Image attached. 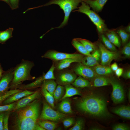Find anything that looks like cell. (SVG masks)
Instances as JSON below:
<instances>
[{
    "label": "cell",
    "instance_id": "obj_1",
    "mask_svg": "<svg viewBox=\"0 0 130 130\" xmlns=\"http://www.w3.org/2000/svg\"><path fill=\"white\" fill-rule=\"evenodd\" d=\"M76 106L81 111L92 116L104 117L109 115L105 100L98 95L85 97L77 103Z\"/></svg>",
    "mask_w": 130,
    "mask_h": 130
},
{
    "label": "cell",
    "instance_id": "obj_2",
    "mask_svg": "<svg viewBox=\"0 0 130 130\" xmlns=\"http://www.w3.org/2000/svg\"><path fill=\"white\" fill-rule=\"evenodd\" d=\"M34 65L32 61L22 59L20 63L13 68V77L10 84L9 88L16 89L23 82L33 80L34 77L31 75L30 72Z\"/></svg>",
    "mask_w": 130,
    "mask_h": 130
},
{
    "label": "cell",
    "instance_id": "obj_3",
    "mask_svg": "<svg viewBox=\"0 0 130 130\" xmlns=\"http://www.w3.org/2000/svg\"><path fill=\"white\" fill-rule=\"evenodd\" d=\"M83 1V0H50L46 3L38 6L29 8L26 12L33 9L46 6L52 4H55L59 6L60 8L64 11V17L63 21L58 26L52 28L46 33L54 29H59L63 28L67 24L69 17L71 12L78 8L79 4Z\"/></svg>",
    "mask_w": 130,
    "mask_h": 130
},
{
    "label": "cell",
    "instance_id": "obj_4",
    "mask_svg": "<svg viewBox=\"0 0 130 130\" xmlns=\"http://www.w3.org/2000/svg\"><path fill=\"white\" fill-rule=\"evenodd\" d=\"M78 9L73 12L78 11L86 15L95 25L98 32L102 33L106 30L104 21L94 11L90 10V6L85 2L82 1Z\"/></svg>",
    "mask_w": 130,
    "mask_h": 130
},
{
    "label": "cell",
    "instance_id": "obj_5",
    "mask_svg": "<svg viewBox=\"0 0 130 130\" xmlns=\"http://www.w3.org/2000/svg\"><path fill=\"white\" fill-rule=\"evenodd\" d=\"M40 104L35 99L16 112L15 117L18 118H32L38 119L39 116Z\"/></svg>",
    "mask_w": 130,
    "mask_h": 130
},
{
    "label": "cell",
    "instance_id": "obj_6",
    "mask_svg": "<svg viewBox=\"0 0 130 130\" xmlns=\"http://www.w3.org/2000/svg\"><path fill=\"white\" fill-rule=\"evenodd\" d=\"M36 119L32 118H18L15 117L12 127L16 130H45L38 124Z\"/></svg>",
    "mask_w": 130,
    "mask_h": 130
},
{
    "label": "cell",
    "instance_id": "obj_7",
    "mask_svg": "<svg viewBox=\"0 0 130 130\" xmlns=\"http://www.w3.org/2000/svg\"><path fill=\"white\" fill-rule=\"evenodd\" d=\"M55 70V67L53 64L46 73H44L41 76L37 78L35 81L27 84H21L18 85L16 88L23 90L31 89L41 86L43 82L45 80L50 79L54 80L56 79L54 73Z\"/></svg>",
    "mask_w": 130,
    "mask_h": 130
},
{
    "label": "cell",
    "instance_id": "obj_8",
    "mask_svg": "<svg viewBox=\"0 0 130 130\" xmlns=\"http://www.w3.org/2000/svg\"><path fill=\"white\" fill-rule=\"evenodd\" d=\"M66 116L64 114L54 110L46 102L44 101L42 110L38 119L58 121Z\"/></svg>",
    "mask_w": 130,
    "mask_h": 130
},
{
    "label": "cell",
    "instance_id": "obj_9",
    "mask_svg": "<svg viewBox=\"0 0 130 130\" xmlns=\"http://www.w3.org/2000/svg\"><path fill=\"white\" fill-rule=\"evenodd\" d=\"M84 57L83 55L80 54L67 53L49 50L42 56L41 57L49 59L55 62L68 58H83Z\"/></svg>",
    "mask_w": 130,
    "mask_h": 130
},
{
    "label": "cell",
    "instance_id": "obj_10",
    "mask_svg": "<svg viewBox=\"0 0 130 130\" xmlns=\"http://www.w3.org/2000/svg\"><path fill=\"white\" fill-rule=\"evenodd\" d=\"M98 46L101 54V65L109 66L113 60L117 59L119 57L120 55L117 52L108 50L101 43H99Z\"/></svg>",
    "mask_w": 130,
    "mask_h": 130
},
{
    "label": "cell",
    "instance_id": "obj_11",
    "mask_svg": "<svg viewBox=\"0 0 130 130\" xmlns=\"http://www.w3.org/2000/svg\"><path fill=\"white\" fill-rule=\"evenodd\" d=\"M110 82L112 87L111 97L113 102L115 104L122 102L124 99L123 86L118 82L114 78L110 79Z\"/></svg>",
    "mask_w": 130,
    "mask_h": 130
},
{
    "label": "cell",
    "instance_id": "obj_12",
    "mask_svg": "<svg viewBox=\"0 0 130 130\" xmlns=\"http://www.w3.org/2000/svg\"><path fill=\"white\" fill-rule=\"evenodd\" d=\"M78 63L73 69L76 74L89 80L94 79L97 75L92 68L84 65L81 62Z\"/></svg>",
    "mask_w": 130,
    "mask_h": 130
},
{
    "label": "cell",
    "instance_id": "obj_13",
    "mask_svg": "<svg viewBox=\"0 0 130 130\" xmlns=\"http://www.w3.org/2000/svg\"><path fill=\"white\" fill-rule=\"evenodd\" d=\"M13 68L12 67L4 71L0 80V94L8 91L13 77Z\"/></svg>",
    "mask_w": 130,
    "mask_h": 130
},
{
    "label": "cell",
    "instance_id": "obj_14",
    "mask_svg": "<svg viewBox=\"0 0 130 130\" xmlns=\"http://www.w3.org/2000/svg\"><path fill=\"white\" fill-rule=\"evenodd\" d=\"M76 77L73 71H62L58 76L57 82L59 85L65 86L72 84L76 78Z\"/></svg>",
    "mask_w": 130,
    "mask_h": 130
},
{
    "label": "cell",
    "instance_id": "obj_15",
    "mask_svg": "<svg viewBox=\"0 0 130 130\" xmlns=\"http://www.w3.org/2000/svg\"><path fill=\"white\" fill-rule=\"evenodd\" d=\"M101 54L99 50H96L91 54V56H85L83 58L81 63L84 65L89 67H94L99 64L100 58Z\"/></svg>",
    "mask_w": 130,
    "mask_h": 130
},
{
    "label": "cell",
    "instance_id": "obj_16",
    "mask_svg": "<svg viewBox=\"0 0 130 130\" xmlns=\"http://www.w3.org/2000/svg\"><path fill=\"white\" fill-rule=\"evenodd\" d=\"M40 94L38 91H36L32 94L25 96L17 101L16 106L12 111L15 112L18 110L22 108L37 99L40 96Z\"/></svg>",
    "mask_w": 130,
    "mask_h": 130
},
{
    "label": "cell",
    "instance_id": "obj_17",
    "mask_svg": "<svg viewBox=\"0 0 130 130\" xmlns=\"http://www.w3.org/2000/svg\"><path fill=\"white\" fill-rule=\"evenodd\" d=\"M34 91L25 90L14 93L7 97L0 105L9 104L17 102L22 98L33 93Z\"/></svg>",
    "mask_w": 130,
    "mask_h": 130
},
{
    "label": "cell",
    "instance_id": "obj_18",
    "mask_svg": "<svg viewBox=\"0 0 130 130\" xmlns=\"http://www.w3.org/2000/svg\"><path fill=\"white\" fill-rule=\"evenodd\" d=\"M83 58H70L66 59L57 62L54 64L55 69L61 70L69 67L71 64L74 62H81Z\"/></svg>",
    "mask_w": 130,
    "mask_h": 130
},
{
    "label": "cell",
    "instance_id": "obj_19",
    "mask_svg": "<svg viewBox=\"0 0 130 130\" xmlns=\"http://www.w3.org/2000/svg\"><path fill=\"white\" fill-rule=\"evenodd\" d=\"M108 0H83V2L89 5L94 12H98L102 9Z\"/></svg>",
    "mask_w": 130,
    "mask_h": 130
},
{
    "label": "cell",
    "instance_id": "obj_20",
    "mask_svg": "<svg viewBox=\"0 0 130 130\" xmlns=\"http://www.w3.org/2000/svg\"><path fill=\"white\" fill-rule=\"evenodd\" d=\"M112 112L123 118L130 119V107L129 106L123 105L114 108Z\"/></svg>",
    "mask_w": 130,
    "mask_h": 130
},
{
    "label": "cell",
    "instance_id": "obj_21",
    "mask_svg": "<svg viewBox=\"0 0 130 130\" xmlns=\"http://www.w3.org/2000/svg\"><path fill=\"white\" fill-rule=\"evenodd\" d=\"M93 69L98 75L106 76L111 74L112 70L109 65H102L99 64L93 67Z\"/></svg>",
    "mask_w": 130,
    "mask_h": 130
},
{
    "label": "cell",
    "instance_id": "obj_22",
    "mask_svg": "<svg viewBox=\"0 0 130 130\" xmlns=\"http://www.w3.org/2000/svg\"><path fill=\"white\" fill-rule=\"evenodd\" d=\"M58 105V108L60 111L64 113L69 114L72 113L70 102L67 98L62 99Z\"/></svg>",
    "mask_w": 130,
    "mask_h": 130
},
{
    "label": "cell",
    "instance_id": "obj_23",
    "mask_svg": "<svg viewBox=\"0 0 130 130\" xmlns=\"http://www.w3.org/2000/svg\"><path fill=\"white\" fill-rule=\"evenodd\" d=\"M107 37L115 46L118 48L121 46L119 38L117 33L114 31L109 30L106 33Z\"/></svg>",
    "mask_w": 130,
    "mask_h": 130
},
{
    "label": "cell",
    "instance_id": "obj_24",
    "mask_svg": "<svg viewBox=\"0 0 130 130\" xmlns=\"http://www.w3.org/2000/svg\"><path fill=\"white\" fill-rule=\"evenodd\" d=\"M64 87L65 93L62 98V100L75 95H81L79 91L70 84L65 85Z\"/></svg>",
    "mask_w": 130,
    "mask_h": 130
},
{
    "label": "cell",
    "instance_id": "obj_25",
    "mask_svg": "<svg viewBox=\"0 0 130 130\" xmlns=\"http://www.w3.org/2000/svg\"><path fill=\"white\" fill-rule=\"evenodd\" d=\"M110 84V79L103 76L97 75L94 78L93 86L99 87L108 85Z\"/></svg>",
    "mask_w": 130,
    "mask_h": 130
},
{
    "label": "cell",
    "instance_id": "obj_26",
    "mask_svg": "<svg viewBox=\"0 0 130 130\" xmlns=\"http://www.w3.org/2000/svg\"><path fill=\"white\" fill-rule=\"evenodd\" d=\"M37 123L40 126L45 130H53L57 126V124L54 122L48 120L38 119Z\"/></svg>",
    "mask_w": 130,
    "mask_h": 130
},
{
    "label": "cell",
    "instance_id": "obj_27",
    "mask_svg": "<svg viewBox=\"0 0 130 130\" xmlns=\"http://www.w3.org/2000/svg\"><path fill=\"white\" fill-rule=\"evenodd\" d=\"M72 44L73 46L81 54L85 56H91L90 53L86 49L83 45L76 38L72 39Z\"/></svg>",
    "mask_w": 130,
    "mask_h": 130
},
{
    "label": "cell",
    "instance_id": "obj_28",
    "mask_svg": "<svg viewBox=\"0 0 130 130\" xmlns=\"http://www.w3.org/2000/svg\"><path fill=\"white\" fill-rule=\"evenodd\" d=\"M49 92L53 95L57 86V83L54 79H50L44 81L41 85Z\"/></svg>",
    "mask_w": 130,
    "mask_h": 130
},
{
    "label": "cell",
    "instance_id": "obj_29",
    "mask_svg": "<svg viewBox=\"0 0 130 130\" xmlns=\"http://www.w3.org/2000/svg\"><path fill=\"white\" fill-rule=\"evenodd\" d=\"M13 28L9 27L5 30L0 31V43L4 44L8 39L13 37Z\"/></svg>",
    "mask_w": 130,
    "mask_h": 130
},
{
    "label": "cell",
    "instance_id": "obj_30",
    "mask_svg": "<svg viewBox=\"0 0 130 130\" xmlns=\"http://www.w3.org/2000/svg\"><path fill=\"white\" fill-rule=\"evenodd\" d=\"M72 84L74 86L80 88L89 87L91 85L90 82L87 79L80 76Z\"/></svg>",
    "mask_w": 130,
    "mask_h": 130
},
{
    "label": "cell",
    "instance_id": "obj_31",
    "mask_svg": "<svg viewBox=\"0 0 130 130\" xmlns=\"http://www.w3.org/2000/svg\"><path fill=\"white\" fill-rule=\"evenodd\" d=\"M76 39L80 42L90 53L94 52L96 50V47L95 44L89 40L80 38Z\"/></svg>",
    "mask_w": 130,
    "mask_h": 130
},
{
    "label": "cell",
    "instance_id": "obj_32",
    "mask_svg": "<svg viewBox=\"0 0 130 130\" xmlns=\"http://www.w3.org/2000/svg\"><path fill=\"white\" fill-rule=\"evenodd\" d=\"M41 92L47 102L52 107L54 108V99L53 95L50 94L42 86Z\"/></svg>",
    "mask_w": 130,
    "mask_h": 130
},
{
    "label": "cell",
    "instance_id": "obj_33",
    "mask_svg": "<svg viewBox=\"0 0 130 130\" xmlns=\"http://www.w3.org/2000/svg\"><path fill=\"white\" fill-rule=\"evenodd\" d=\"M65 90L64 87L60 85H58L53 94L54 99L58 101L62 98L63 96Z\"/></svg>",
    "mask_w": 130,
    "mask_h": 130
},
{
    "label": "cell",
    "instance_id": "obj_34",
    "mask_svg": "<svg viewBox=\"0 0 130 130\" xmlns=\"http://www.w3.org/2000/svg\"><path fill=\"white\" fill-rule=\"evenodd\" d=\"M19 89H11L3 93L0 94V105L7 97L13 94L22 91Z\"/></svg>",
    "mask_w": 130,
    "mask_h": 130
},
{
    "label": "cell",
    "instance_id": "obj_35",
    "mask_svg": "<svg viewBox=\"0 0 130 130\" xmlns=\"http://www.w3.org/2000/svg\"><path fill=\"white\" fill-rule=\"evenodd\" d=\"M101 38L103 43L108 49L112 51H117V49L115 46L103 34L101 35Z\"/></svg>",
    "mask_w": 130,
    "mask_h": 130
},
{
    "label": "cell",
    "instance_id": "obj_36",
    "mask_svg": "<svg viewBox=\"0 0 130 130\" xmlns=\"http://www.w3.org/2000/svg\"><path fill=\"white\" fill-rule=\"evenodd\" d=\"M117 33L121 38L123 44H125L128 41L130 35L125 30L121 29H120L117 31Z\"/></svg>",
    "mask_w": 130,
    "mask_h": 130
},
{
    "label": "cell",
    "instance_id": "obj_37",
    "mask_svg": "<svg viewBox=\"0 0 130 130\" xmlns=\"http://www.w3.org/2000/svg\"><path fill=\"white\" fill-rule=\"evenodd\" d=\"M17 102L11 104L3 105H0V112L12 111L15 108Z\"/></svg>",
    "mask_w": 130,
    "mask_h": 130
},
{
    "label": "cell",
    "instance_id": "obj_38",
    "mask_svg": "<svg viewBox=\"0 0 130 130\" xmlns=\"http://www.w3.org/2000/svg\"><path fill=\"white\" fill-rule=\"evenodd\" d=\"M84 125V121L82 119L78 120L74 125L70 129V130H81L83 129Z\"/></svg>",
    "mask_w": 130,
    "mask_h": 130
},
{
    "label": "cell",
    "instance_id": "obj_39",
    "mask_svg": "<svg viewBox=\"0 0 130 130\" xmlns=\"http://www.w3.org/2000/svg\"><path fill=\"white\" fill-rule=\"evenodd\" d=\"M62 122L64 126L66 128H67L73 124L74 122V119L72 117L64 118Z\"/></svg>",
    "mask_w": 130,
    "mask_h": 130
},
{
    "label": "cell",
    "instance_id": "obj_40",
    "mask_svg": "<svg viewBox=\"0 0 130 130\" xmlns=\"http://www.w3.org/2000/svg\"><path fill=\"white\" fill-rule=\"evenodd\" d=\"M10 113V111L5 112L3 118V130H8V121Z\"/></svg>",
    "mask_w": 130,
    "mask_h": 130
},
{
    "label": "cell",
    "instance_id": "obj_41",
    "mask_svg": "<svg viewBox=\"0 0 130 130\" xmlns=\"http://www.w3.org/2000/svg\"><path fill=\"white\" fill-rule=\"evenodd\" d=\"M122 52L125 56L127 58L130 57V42H129L123 47Z\"/></svg>",
    "mask_w": 130,
    "mask_h": 130
},
{
    "label": "cell",
    "instance_id": "obj_42",
    "mask_svg": "<svg viewBox=\"0 0 130 130\" xmlns=\"http://www.w3.org/2000/svg\"><path fill=\"white\" fill-rule=\"evenodd\" d=\"M112 129L113 130H129L130 127L125 124H119L114 125Z\"/></svg>",
    "mask_w": 130,
    "mask_h": 130
},
{
    "label": "cell",
    "instance_id": "obj_43",
    "mask_svg": "<svg viewBox=\"0 0 130 130\" xmlns=\"http://www.w3.org/2000/svg\"><path fill=\"white\" fill-rule=\"evenodd\" d=\"M19 0H9V6L12 10L17 9L19 7Z\"/></svg>",
    "mask_w": 130,
    "mask_h": 130
},
{
    "label": "cell",
    "instance_id": "obj_44",
    "mask_svg": "<svg viewBox=\"0 0 130 130\" xmlns=\"http://www.w3.org/2000/svg\"><path fill=\"white\" fill-rule=\"evenodd\" d=\"M5 112H0V130H3V118Z\"/></svg>",
    "mask_w": 130,
    "mask_h": 130
},
{
    "label": "cell",
    "instance_id": "obj_45",
    "mask_svg": "<svg viewBox=\"0 0 130 130\" xmlns=\"http://www.w3.org/2000/svg\"><path fill=\"white\" fill-rule=\"evenodd\" d=\"M115 72L116 75L119 78L122 75L123 69L122 68H118Z\"/></svg>",
    "mask_w": 130,
    "mask_h": 130
},
{
    "label": "cell",
    "instance_id": "obj_46",
    "mask_svg": "<svg viewBox=\"0 0 130 130\" xmlns=\"http://www.w3.org/2000/svg\"><path fill=\"white\" fill-rule=\"evenodd\" d=\"M110 68L112 71L115 72L118 68V66L117 63L114 62L110 65Z\"/></svg>",
    "mask_w": 130,
    "mask_h": 130
},
{
    "label": "cell",
    "instance_id": "obj_47",
    "mask_svg": "<svg viewBox=\"0 0 130 130\" xmlns=\"http://www.w3.org/2000/svg\"><path fill=\"white\" fill-rule=\"evenodd\" d=\"M123 74V77L126 79H130V71L128 70L126 72Z\"/></svg>",
    "mask_w": 130,
    "mask_h": 130
},
{
    "label": "cell",
    "instance_id": "obj_48",
    "mask_svg": "<svg viewBox=\"0 0 130 130\" xmlns=\"http://www.w3.org/2000/svg\"><path fill=\"white\" fill-rule=\"evenodd\" d=\"M4 72V71L3 70L1 65H0V80Z\"/></svg>",
    "mask_w": 130,
    "mask_h": 130
},
{
    "label": "cell",
    "instance_id": "obj_49",
    "mask_svg": "<svg viewBox=\"0 0 130 130\" xmlns=\"http://www.w3.org/2000/svg\"><path fill=\"white\" fill-rule=\"evenodd\" d=\"M125 30L128 33L130 32V25H129L126 27Z\"/></svg>",
    "mask_w": 130,
    "mask_h": 130
},
{
    "label": "cell",
    "instance_id": "obj_50",
    "mask_svg": "<svg viewBox=\"0 0 130 130\" xmlns=\"http://www.w3.org/2000/svg\"><path fill=\"white\" fill-rule=\"evenodd\" d=\"M100 129L98 127H92L91 128V130H100Z\"/></svg>",
    "mask_w": 130,
    "mask_h": 130
},
{
    "label": "cell",
    "instance_id": "obj_51",
    "mask_svg": "<svg viewBox=\"0 0 130 130\" xmlns=\"http://www.w3.org/2000/svg\"><path fill=\"white\" fill-rule=\"evenodd\" d=\"M0 1H4L7 4L9 5V0H0Z\"/></svg>",
    "mask_w": 130,
    "mask_h": 130
},
{
    "label": "cell",
    "instance_id": "obj_52",
    "mask_svg": "<svg viewBox=\"0 0 130 130\" xmlns=\"http://www.w3.org/2000/svg\"><path fill=\"white\" fill-rule=\"evenodd\" d=\"M130 91H129L128 93V98L129 99V100H130Z\"/></svg>",
    "mask_w": 130,
    "mask_h": 130
}]
</instances>
